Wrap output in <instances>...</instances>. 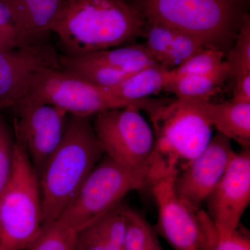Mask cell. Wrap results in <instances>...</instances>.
Listing matches in <instances>:
<instances>
[{"mask_svg":"<svg viewBox=\"0 0 250 250\" xmlns=\"http://www.w3.org/2000/svg\"><path fill=\"white\" fill-rule=\"evenodd\" d=\"M179 170L154 153L148 170L147 188L157 207L154 229L174 250H197L195 213L181 201L174 188Z\"/></svg>","mask_w":250,"mask_h":250,"instance_id":"cell-9","label":"cell"},{"mask_svg":"<svg viewBox=\"0 0 250 250\" xmlns=\"http://www.w3.org/2000/svg\"><path fill=\"white\" fill-rule=\"evenodd\" d=\"M0 250H1V248H0Z\"/></svg>","mask_w":250,"mask_h":250,"instance_id":"cell-31","label":"cell"},{"mask_svg":"<svg viewBox=\"0 0 250 250\" xmlns=\"http://www.w3.org/2000/svg\"><path fill=\"white\" fill-rule=\"evenodd\" d=\"M78 231L57 219L42 225L41 232L26 250H77Z\"/></svg>","mask_w":250,"mask_h":250,"instance_id":"cell-23","label":"cell"},{"mask_svg":"<svg viewBox=\"0 0 250 250\" xmlns=\"http://www.w3.org/2000/svg\"><path fill=\"white\" fill-rule=\"evenodd\" d=\"M24 46L14 16L5 0H0V52Z\"/></svg>","mask_w":250,"mask_h":250,"instance_id":"cell-27","label":"cell"},{"mask_svg":"<svg viewBox=\"0 0 250 250\" xmlns=\"http://www.w3.org/2000/svg\"><path fill=\"white\" fill-rule=\"evenodd\" d=\"M147 174L129 170L104 154L59 219L80 231L122 203L129 192L147 188Z\"/></svg>","mask_w":250,"mask_h":250,"instance_id":"cell-5","label":"cell"},{"mask_svg":"<svg viewBox=\"0 0 250 250\" xmlns=\"http://www.w3.org/2000/svg\"><path fill=\"white\" fill-rule=\"evenodd\" d=\"M250 202V149L235 152L223 178L207 199V214L220 236H229L241 225Z\"/></svg>","mask_w":250,"mask_h":250,"instance_id":"cell-12","label":"cell"},{"mask_svg":"<svg viewBox=\"0 0 250 250\" xmlns=\"http://www.w3.org/2000/svg\"><path fill=\"white\" fill-rule=\"evenodd\" d=\"M92 119L68 115L62 142L39 177L43 225L60 218L104 155Z\"/></svg>","mask_w":250,"mask_h":250,"instance_id":"cell-2","label":"cell"},{"mask_svg":"<svg viewBox=\"0 0 250 250\" xmlns=\"http://www.w3.org/2000/svg\"><path fill=\"white\" fill-rule=\"evenodd\" d=\"M126 208L121 203L79 231L77 250H124Z\"/></svg>","mask_w":250,"mask_h":250,"instance_id":"cell-17","label":"cell"},{"mask_svg":"<svg viewBox=\"0 0 250 250\" xmlns=\"http://www.w3.org/2000/svg\"><path fill=\"white\" fill-rule=\"evenodd\" d=\"M24 45L47 42L64 0H5Z\"/></svg>","mask_w":250,"mask_h":250,"instance_id":"cell-16","label":"cell"},{"mask_svg":"<svg viewBox=\"0 0 250 250\" xmlns=\"http://www.w3.org/2000/svg\"><path fill=\"white\" fill-rule=\"evenodd\" d=\"M16 143L24 149L38 177L58 148L65 134L68 113L54 105L22 99L12 106Z\"/></svg>","mask_w":250,"mask_h":250,"instance_id":"cell-10","label":"cell"},{"mask_svg":"<svg viewBox=\"0 0 250 250\" xmlns=\"http://www.w3.org/2000/svg\"><path fill=\"white\" fill-rule=\"evenodd\" d=\"M143 37L158 65L171 70L207 46L192 36L168 26L146 21Z\"/></svg>","mask_w":250,"mask_h":250,"instance_id":"cell-14","label":"cell"},{"mask_svg":"<svg viewBox=\"0 0 250 250\" xmlns=\"http://www.w3.org/2000/svg\"><path fill=\"white\" fill-rule=\"evenodd\" d=\"M231 140L217 133L203 151L179 170L174 179L176 192L184 205L197 212L223 178L235 154Z\"/></svg>","mask_w":250,"mask_h":250,"instance_id":"cell-11","label":"cell"},{"mask_svg":"<svg viewBox=\"0 0 250 250\" xmlns=\"http://www.w3.org/2000/svg\"><path fill=\"white\" fill-rule=\"evenodd\" d=\"M23 99L54 105L73 116L91 118L102 112L131 104L139 105L148 113L159 103L154 99L131 102L117 98L62 68L39 69Z\"/></svg>","mask_w":250,"mask_h":250,"instance_id":"cell-6","label":"cell"},{"mask_svg":"<svg viewBox=\"0 0 250 250\" xmlns=\"http://www.w3.org/2000/svg\"><path fill=\"white\" fill-rule=\"evenodd\" d=\"M60 64L65 71L103 89L115 86L131 75L67 54L60 55Z\"/></svg>","mask_w":250,"mask_h":250,"instance_id":"cell-21","label":"cell"},{"mask_svg":"<svg viewBox=\"0 0 250 250\" xmlns=\"http://www.w3.org/2000/svg\"><path fill=\"white\" fill-rule=\"evenodd\" d=\"M170 70L155 64L129 75L115 86L105 89L117 98L137 102L165 89Z\"/></svg>","mask_w":250,"mask_h":250,"instance_id":"cell-19","label":"cell"},{"mask_svg":"<svg viewBox=\"0 0 250 250\" xmlns=\"http://www.w3.org/2000/svg\"><path fill=\"white\" fill-rule=\"evenodd\" d=\"M197 224V250H215L220 234L216 225L205 210L195 212Z\"/></svg>","mask_w":250,"mask_h":250,"instance_id":"cell-28","label":"cell"},{"mask_svg":"<svg viewBox=\"0 0 250 250\" xmlns=\"http://www.w3.org/2000/svg\"><path fill=\"white\" fill-rule=\"evenodd\" d=\"M124 250H164L154 228L141 213L127 207Z\"/></svg>","mask_w":250,"mask_h":250,"instance_id":"cell-22","label":"cell"},{"mask_svg":"<svg viewBox=\"0 0 250 250\" xmlns=\"http://www.w3.org/2000/svg\"><path fill=\"white\" fill-rule=\"evenodd\" d=\"M127 2L145 21L182 31L225 54L236 39L244 14L238 0H131Z\"/></svg>","mask_w":250,"mask_h":250,"instance_id":"cell-3","label":"cell"},{"mask_svg":"<svg viewBox=\"0 0 250 250\" xmlns=\"http://www.w3.org/2000/svg\"><path fill=\"white\" fill-rule=\"evenodd\" d=\"M74 57H79L86 62L100 64L128 75L157 64L146 46L140 44H129Z\"/></svg>","mask_w":250,"mask_h":250,"instance_id":"cell-18","label":"cell"},{"mask_svg":"<svg viewBox=\"0 0 250 250\" xmlns=\"http://www.w3.org/2000/svg\"><path fill=\"white\" fill-rule=\"evenodd\" d=\"M231 101L237 103H250V77L234 81Z\"/></svg>","mask_w":250,"mask_h":250,"instance_id":"cell-30","label":"cell"},{"mask_svg":"<svg viewBox=\"0 0 250 250\" xmlns=\"http://www.w3.org/2000/svg\"><path fill=\"white\" fill-rule=\"evenodd\" d=\"M225 52L220 49L206 47L179 67L170 70L167 84L182 77L202 75L211 71L225 61Z\"/></svg>","mask_w":250,"mask_h":250,"instance_id":"cell-25","label":"cell"},{"mask_svg":"<svg viewBox=\"0 0 250 250\" xmlns=\"http://www.w3.org/2000/svg\"><path fill=\"white\" fill-rule=\"evenodd\" d=\"M231 78V70L226 61L211 71L202 75L182 77L167 83L165 89L178 99L210 100Z\"/></svg>","mask_w":250,"mask_h":250,"instance_id":"cell-20","label":"cell"},{"mask_svg":"<svg viewBox=\"0 0 250 250\" xmlns=\"http://www.w3.org/2000/svg\"><path fill=\"white\" fill-rule=\"evenodd\" d=\"M227 62L231 70L233 81L250 77V17L243 14L239 30L229 50Z\"/></svg>","mask_w":250,"mask_h":250,"instance_id":"cell-24","label":"cell"},{"mask_svg":"<svg viewBox=\"0 0 250 250\" xmlns=\"http://www.w3.org/2000/svg\"><path fill=\"white\" fill-rule=\"evenodd\" d=\"M215 250H250L249 230L241 224L229 236H220Z\"/></svg>","mask_w":250,"mask_h":250,"instance_id":"cell-29","label":"cell"},{"mask_svg":"<svg viewBox=\"0 0 250 250\" xmlns=\"http://www.w3.org/2000/svg\"><path fill=\"white\" fill-rule=\"evenodd\" d=\"M141 111L139 105L131 104L98 113L92 122L105 155L129 170L148 172L155 137Z\"/></svg>","mask_w":250,"mask_h":250,"instance_id":"cell-7","label":"cell"},{"mask_svg":"<svg viewBox=\"0 0 250 250\" xmlns=\"http://www.w3.org/2000/svg\"><path fill=\"white\" fill-rule=\"evenodd\" d=\"M43 225L39 179L16 143L12 174L0 193V248L26 250Z\"/></svg>","mask_w":250,"mask_h":250,"instance_id":"cell-4","label":"cell"},{"mask_svg":"<svg viewBox=\"0 0 250 250\" xmlns=\"http://www.w3.org/2000/svg\"><path fill=\"white\" fill-rule=\"evenodd\" d=\"M210 125L242 148L250 147V103H214L206 99H184Z\"/></svg>","mask_w":250,"mask_h":250,"instance_id":"cell-15","label":"cell"},{"mask_svg":"<svg viewBox=\"0 0 250 250\" xmlns=\"http://www.w3.org/2000/svg\"><path fill=\"white\" fill-rule=\"evenodd\" d=\"M16 139L0 113V193L9 182L14 167Z\"/></svg>","mask_w":250,"mask_h":250,"instance_id":"cell-26","label":"cell"},{"mask_svg":"<svg viewBox=\"0 0 250 250\" xmlns=\"http://www.w3.org/2000/svg\"><path fill=\"white\" fill-rule=\"evenodd\" d=\"M145 24L126 0H64L52 32L65 54L82 56L131 44Z\"/></svg>","mask_w":250,"mask_h":250,"instance_id":"cell-1","label":"cell"},{"mask_svg":"<svg viewBox=\"0 0 250 250\" xmlns=\"http://www.w3.org/2000/svg\"><path fill=\"white\" fill-rule=\"evenodd\" d=\"M148 113L155 137L154 153L178 167L199 155L213 136V128L184 99L164 100Z\"/></svg>","mask_w":250,"mask_h":250,"instance_id":"cell-8","label":"cell"},{"mask_svg":"<svg viewBox=\"0 0 250 250\" xmlns=\"http://www.w3.org/2000/svg\"><path fill=\"white\" fill-rule=\"evenodd\" d=\"M41 68H62L60 55L48 42L0 52V111L25 98Z\"/></svg>","mask_w":250,"mask_h":250,"instance_id":"cell-13","label":"cell"}]
</instances>
